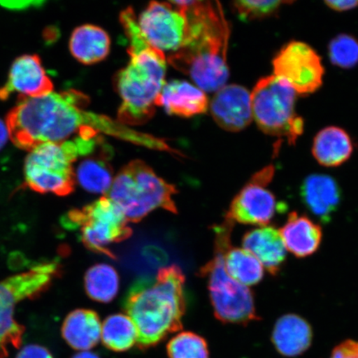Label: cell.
Wrapping results in <instances>:
<instances>
[{
	"instance_id": "cell-30",
	"label": "cell",
	"mask_w": 358,
	"mask_h": 358,
	"mask_svg": "<svg viewBox=\"0 0 358 358\" xmlns=\"http://www.w3.org/2000/svg\"><path fill=\"white\" fill-rule=\"evenodd\" d=\"M289 1H262V0H241L234 3V8L239 19L245 22L259 20L272 17L279 13L283 4Z\"/></svg>"
},
{
	"instance_id": "cell-13",
	"label": "cell",
	"mask_w": 358,
	"mask_h": 358,
	"mask_svg": "<svg viewBox=\"0 0 358 358\" xmlns=\"http://www.w3.org/2000/svg\"><path fill=\"white\" fill-rule=\"evenodd\" d=\"M137 22L147 41L163 52L180 49L189 33L185 8L178 1L151 2Z\"/></svg>"
},
{
	"instance_id": "cell-21",
	"label": "cell",
	"mask_w": 358,
	"mask_h": 358,
	"mask_svg": "<svg viewBox=\"0 0 358 358\" xmlns=\"http://www.w3.org/2000/svg\"><path fill=\"white\" fill-rule=\"evenodd\" d=\"M101 334L100 317L91 310L71 312L62 326V336L74 350L86 352L95 348Z\"/></svg>"
},
{
	"instance_id": "cell-22",
	"label": "cell",
	"mask_w": 358,
	"mask_h": 358,
	"mask_svg": "<svg viewBox=\"0 0 358 358\" xmlns=\"http://www.w3.org/2000/svg\"><path fill=\"white\" fill-rule=\"evenodd\" d=\"M353 152L352 138L343 129L329 127L316 134L312 154L321 165L338 167L350 159Z\"/></svg>"
},
{
	"instance_id": "cell-20",
	"label": "cell",
	"mask_w": 358,
	"mask_h": 358,
	"mask_svg": "<svg viewBox=\"0 0 358 358\" xmlns=\"http://www.w3.org/2000/svg\"><path fill=\"white\" fill-rule=\"evenodd\" d=\"M271 340L281 355L298 357L311 346L312 328L301 316L288 313L276 321Z\"/></svg>"
},
{
	"instance_id": "cell-26",
	"label": "cell",
	"mask_w": 358,
	"mask_h": 358,
	"mask_svg": "<svg viewBox=\"0 0 358 358\" xmlns=\"http://www.w3.org/2000/svg\"><path fill=\"white\" fill-rule=\"evenodd\" d=\"M101 339L103 345L110 351L127 352L137 344V330L127 315L116 313L103 322Z\"/></svg>"
},
{
	"instance_id": "cell-27",
	"label": "cell",
	"mask_w": 358,
	"mask_h": 358,
	"mask_svg": "<svg viewBox=\"0 0 358 358\" xmlns=\"http://www.w3.org/2000/svg\"><path fill=\"white\" fill-rule=\"evenodd\" d=\"M84 281L87 294L93 301L110 303L118 294V273L107 264H97L88 268Z\"/></svg>"
},
{
	"instance_id": "cell-31",
	"label": "cell",
	"mask_w": 358,
	"mask_h": 358,
	"mask_svg": "<svg viewBox=\"0 0 358 358\" xmlns=\"http://www.w3.org/2000/svg\"><path fill=\"white\" fill-rule=\"evenodd\" d=\"M330 358H358V341L346 340L336 347Z\"/></svg>"
},
{
	"instance_id": "cell-11",
	"label": "cell",
	"mask_w": 358,
	"mask_h": 358,
	"mask_svg": "<svg viewBox=\"0 0 358 358\" xmlns=\"http://www.w3.org/2000/svg\"><path fill=\"white\" fill-rule=\"evenodd\" d=\"M274 75L287 83L299 95L315 92L323 84L324 69L321 57L310 45L291 41L272 61Z\"/></svg>"
},
{
	"instance_id": "cell-9",
	"label": "cell",
	"mask_w": 358,
	"mask_h": 358,
	"mask_svg": "<svg viewBox=\"0 0 358 358\" xmlns=\"http://www.w3.org/2000/svg\"><path fill=\"white\" fill-rule=\"evenodd\" d=\"M296 95L287 83L275 75L259 79L250 93L252 116L259 129L294 144L303 131V120L295 112Z\"/></svg>"
},
{
	"instance_id": "cell-8",
	"label": "cell",
	"mask_w": 358,
	"mask_h": 358,
	"mask_svg": "<svg viewBox=\"0 0 358 358\" xmlns=\"http://www.w3.org/2000/svg\"><path fill=\"white\" fill-rule=\"evenodd\" d=\"M60 272L59 262H47L0 281V358H6L22 343L25 329L15 320L17 304L46 292Z\"/></svg>"
},
{
	"instance_id": "cell-2",
	"label": "cell",
	"mask_w": 358,
	"mask_h": 358,
	"mask_svg": "<svg viewBox=\"0 0 358 358\" xmlns=\"http://www.w3.org/2000/svg\"><path fill=\"white\" fill-rule=\"evenodd\" d=\"M189 33L180 49L167 58L174 69L189 76L204 92L218 91L229 78L227 62L230 29L218 3L179 1Z\"/></svg>"
},
{
	"instance_id": "cell-34",
	"label": "cell",
	"mask_w": 358,
	"mask_h": 358,
	"mask_svg": "<svg viewBox=\"0 0 358 358\" xmlns=\"http://www.w3.org/2000/svg\"><path fill=\"white\" fill-rule=\"evenodd\" d=\"M324 3L331 8V10L337 12L352 10L353 8L358 7V1H355V0H344V1H334V0H330V1H325Z\"/></svg>"
},
{
	"instance_id": "cell-17",
	"label": "cell",
	"mask_w": 358,
	"mask_h": 358,
	"mask_svg": "<svg viewBox=\"0 0 358 358\" xmlns=\"http://www.w3.org/2000/svg\"><path fill=\"white\" fill-rule=\"evenodd\" d=\"M243 248L256 257L271 275H277L286 261V250L279 229L266 226L246 231Z\"/></svg>"
},
{
	"instance_id": "cell-32",
	"label": "cell",
	"mask_w": 358,
	"mask_h": 358,
	"mask_svg": "<svg viewBox=\"0 0 358 358\" xmlns=\"http://www.w3.org/2000/svg\"><path fill=\"white\" fill-rule=\"evenodd\" d=\"M16 358H53V356L46 348L30 344L22 348Z\"/></svg>"
},
{
	"instance_id": "cell-3",
	"label": "cell",
	"mask_w": 358,
	"mask_h": 358,
	"mask_svg": "<svg viewBox=\"0 0 358 358\" xmlns=\"http://www.w3.org/2000/svg\"><path fill=\"white\" fill-rule=\"evenodd\" d=\"M186 307L185 276L176 265L137 279L123 299L124 310L137 330L136 345L141 350L158 345L169 334L182 330Z\"/></svg>"
},
{
	"instance_id": "cell-23",
	"label": "cell",
	"mask_w": 358,
	"mask_h": 358,
	"mask_svg": "<svg viewBox=\"0 0 358 358\" xmlns=\"http://www.w3.org/2000/svg\"><path fill=\"white\" fill-rule=\"evenodd\" d=\"M69 48L71 55L83 64H95L108 56L110 39L100 27L85 24L71 34Z\"/></svg>"
},
{
	"instance_id": "cell-4",
	"label": "cell",
	"mask_w": 358,
	"mask_h": 358,
	"mask_svg": "<svg viewBox=\"0 0 358 358\" xmlns=\"http://www.w3.org/2000/svg\"><path fill=\"white\" fill-rule=\"evenodd\" d=\"M120 19L129 39L131 60L115 77L122 99L117 120L127 127L140 125L153 117L157 100L166 83L167 58L147 41L132 8L122 11Z\"/></svg>"
},
{
	"instance_id": "cell-14",
	"label": "cell",
	"mask_w": 358,
	"mask_h": 358,
	"mask_svg": "<svg viewBox=\"0 0 358 358\" xmlns=\"http://www.w3.org/2000/svg\"><path fill=\"white\" fill-rule=\"evenodd\" d=\"M53 83L35 55H25L13 61L6 83L0 87V101L10 99L17 94V99L38 97L52 92Z\"/></svg>"
},
{
	"instance_id": "cell-19",
	"label": "cell",
	"mask_w": 358,
	"mask_h": 358,
	"mask_svg": "<svg viewBox=\"0 0 358 358\" xmlns=\"http://www.w3.org/2000/svg\"><path fill=\"white\" fill-rule=\"evenodd\" d=\"M279 231L286 250L297 258L312 256L319 250L323 239V231L319 224L296 212L289 214L287 221Z\"/></svg>"
},
{
	"instance_id": "cell-15",
	"label": "cell",
	"mask_w": 358,
	"mask_h": 358,
	"mask_svg": "<svg viewBox=\"0 0 358 358\" xmlns=\"http://www.w3.org/2000/svg\"><path fill=\"white\" fill-rule=\"evenodd\" d=\"M210 109L215 122L229 132L243 131L253 120L250 93L239 85L219 89L210 103Z\"/></svg>"
},
{
	"instance_id": "cell-1",
	"label": "cell",
	"mask_w": 358,
	"mask_h": 358,
	"mask_svg": "<svg viewBox=\"0 0 358 358\" xmlns=\"http://www.w3.org/2000/svg\"><path fill=\"white\" fill-rule=\"evenodd\" d=\"M89 101L87 96L73 89L22 98L6 116L8 137L16 147L29 152L45 143L64 142L84 133H103L150 149L155 145V136L87 110Z\"/></svg>"
},
{
	"instance_id": "cell-16",
	"label": "cell",
	"mask_w": 358,
	"mask_h": 358,
	"mask_svg": "<svg viewBox=\"0 0 358 358\" xmlns=\"http://www.w3.org/2000/svg\"><path fill=\"white\" fill-rule=\"evenodd\" d=\"M301 196L308 211L326 223L338 211L342 201V191L334 178L315 173L304 179Z\"/></svg>"
},
{
	"instance_id": "cell-10",
	"label": "cell",
	"mask_w": 358,
	"mask_h": 358,
	"mask_svg": "<svg viewBox=\"0 0 358 358\" xmlns=\"http://www.w3.org/2000/svg\"><path fill=\"white\" fill-rule=\"evenodd\" d=\"M62 226L79 231L82 243L92 252L115 259L110 248L132 235L122 210L107 196L80 209H73L62 219Z\"/></svg>"
},
{
	"instance_id": "cell-18",
	"label": "cell",
	"mask_w": 358,
	"mask_h": 358,
	"mask_svg": "<svg viewBox=\"0 0 358 358\" xmlns=\"http://www.w3.org/2000/svg\"><path fill=\"white\" fill-rule=\"evenodd\" d=\"M156 106L170 115L191 117L207 112L209 101L203 90L186 80H174L165 83Z\"/></svg>"
},
{
	"instance_id": "cell-12",
	"label": "cell",
	"mask_w": 358,
	"mask_h": 358,
	"mask_svg": "<svg viewBox=\"0 0 358 358\" xmlns=\"http://www.w3.org/2000/svg\"><path fill=\"white\" fill-rule=\"evenodd\" d=\"M274 173L275 169L271 165L254 174L232 200L226 219L243 225H270L275 214L285 208L266 187Z\"/></svg>"
},
{
	"instance_id": "cell-33",
	"label": "cell",
	"mask_w": 358,
	"mask_h": 358,
	"mask_svg": "<svg viewBox=\"0 0 358 358\" xmlns=\"http://www.w3.org/2000/svg\"><path fill=\"white\" fill-rule=\"evenodd\" d=\"M43 3L42 1H31V0H28V1H24V0H21V1H0V6L13 11H22L29 10L30 8L38 7Z\"/></svg>"
},
{
	"instance_id": "cell-28",
	"label": "cell",
	"mask_w": 358,
	"mask_h": 358,
	"mask_svg": "<svg viewBox=\"0 0 358 358\" xmlns=\"http://www.w3.org/2000/svg\"><path fill=\"white\" fill-rule=\"evenodd\" d=\"M167 355L169 358H209L208 344L195 333H179L168 343Z\"/></svg>"
},
{
	"instance_id": "cell-24",
	"label": "cell",
	"mask_w": 358,
	"mask_h": 358,
	"mask_svg": "<svg viewBox=\"0 0 358 358\" xmlns=\"http://www.w3.org/2000/svg\"><path fill=\"white\" fill-rule=\"evenodd\" d=\"M223 257L227 274L238 283L248 287L262 280L264 267L248 250L230 245L224 252Z\"/></svg>"
},
{
	"instance_id": "cell-29",
	"label": "cell",
	"mask_w": 358,
	"mask_h": 358,
	"mask_svg": "<svg viewBox=\"0 0 358 358\" xmlns=\"http://www.w3.org/2000/svg\"><path fill=\"white\" fill-rule=\"evenodd\" d=\"M331 62L343 69H352L358 64V41L351 35L336 36L329 45Z\"/></svg>"
},
{
	"instance_id": "cell-35",
	"label": "cell",
	"mask_w": 358,
	"mask_h": 358,
	"mask_svg": "<svg viewBox=\"0 0 358 358\" xmlns=\"http://www.w3.org/2000/svg\"><path fill=\"white\" fill-rule=\"evenodd\" d=\"M8 137V131L6 122L0 119V150L6 145Z\"/></svg>"
},
{
	"instance_id": "cell-36",
	"label": "cell",
	"mask_w": 358,
	"mask_h": 358,
	"mask_svg": "<svg viewBox=\"0 0 358 358\" xmlns=\"http://www.w3.org/2000/svg\"><path fill=\"white\" fill-rule=\"evenodd\" d=\"M73 358H101L99 356L96 355V353L91 352H80L75 355Z\"/></svg>"
},
{
	"instance_id": "cell-25",
	"label": "cell",
	"mask_w": 358,
	"mask_h": 358,
	"mask_svg": "<svg viewBox=\"0 0 358 358\" xmlns=\"http://www.w3.org/2000/svg\"><path fill=\"white\" fill-rule=\"evenodd\" d=\"M75 178L85 190L92 194H107L113 182V169L106 157H89L80 163Z\"/></svg>"
},
{
	"instance_id": "cell-6",
	"label": "cell",
	"mask_w": 358,
	"mask_h": 358,
	"mask_svg": "<svg viewBox=\"0 0 358 358\" xmlns=\"http://www.w3.org/2000/svg\"><path fill=\"white\" fill-rule=\"evenodd\" d=\"M234 223L225 219L214 228V257L200 268V275L207 279L210 299L215 317L223 324L248 325L259 320L252 291L227 274L224 266V252L231 245Z\"/></svg>"
},
{
	"instance_id": "cell-7",
	"label": "cell",
	"mask_w": 358,
	"mask_h": 358,
	"mask_svg": "<svg viewBox=\"0 0 358 358\" xmlns=\"http://www.w3.org/2000/svg\"><path fill=\"white\" fill-rule=\"evenodd\" d=\"M176 187L164 181L144 161H131L120 170L106 196L122 210L128 222H138L155 209L177 213Z\"/></svg>"
},
{
	"instance_id": "cell-5",
	"label": "cell",
	"mask_w": 358,
	"mask_h": 358,
	"mask_svg": "<svg viewBox=\"0 0 358 358\" xmlns=\"http://www.w3.org/2000/svg\"><path fill=\"white\" fill-rule=\"evenodd\" d=\"M100 140L98 134L87 133L71 140L45 143L34 148L24 162L25 185L38 194L69 195L75 187L73 164L80 157L92 154Z\"/></svg>"
}]
</instances>
